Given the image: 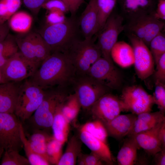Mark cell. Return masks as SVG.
I'll return each mask as SVG.
<instances>
[{"label":"cell","instance_id":"obj_33","mask_svg":"<svg viewBox=\"0 0 165 165\" xmlns=\"http://www.w3.org/2000/svg\"><path fill=\"white\" fill-rule=\"evenodd\" d=\"M80 130L85 131L105 143L107 144L108 134L103 124L101 121L95 120L86 123Z\"/></svg>","mask_w":165,"mask_h":165},{"label":"cell","instance_id":"obj_4","mask_svg":"<svg viewBox=\"0 0 165 165\" xmlns=\"http://www.w3.org/2000/svg\"><path fill=\"white\" fill-rule=\"evenodd\" d=\"M68 57L76 75L86 74L92 64L102 57L101 51L92 38L75 39L64 53Z\"/></svg>","mask_w":165,"mask_h":165},{"label":"cell","instance_id":"obj_18","mask_svg":"<svg viewBox=\"0 0 165 165\" xmlns=\"http://www.w3.org/2000/svg\"><path fill=\"white\" fill-rule=\"evenodd\" d=\"M20 82H7L0 84V113H14Z\"/></svg>","mask_w":165,"mask_h":165},{"label":"cell","instance_id":"obj_2","mask_svg":"<svg viewBox=\"0 0 165 165\" xmlns=\"http://www.w3.org/2000/svg\"><path fill=\"white\" fill-rule=\"evenodd\" d=\"M78 25L75 16H71L60 24H46L38 33L50 47L52 53H64L77 38Z\"/></svg>","mask_w":165,"mask_h":165},{"label":"cell","instance_id":"obj_40","mask_svg":"<svg viewBox=\"0 0 165 165\" xmlns=\"http://www.w3.org/2000/svg\"><path fill=\"white\" fill-rule=\"evenodd\" d=\"M67 18L65 13L60 11H48L46 16V24L55 25L64 22Z\"/></svg>","mask_w":165,"mask_h":165},{"label":"cell","instance_id":"obj_49","mask_svg":"<svg viewBox=\"0 0 165 165\" xmlns=\"http://www.w3.org/2000/svg\"><path fill=\"white\" fill-rule=\"evenodd\" d=\"M9 27L7 22L0 25V41L4 39L9 34Z\"/></svg>","mask_w":165,"mask_h":165},{"label":"cell","instance_id":"obj_43","mask_svg":"<svg viewBox=\"0 0 165 165\" xmlns=\"http://www.w3.org/2000/svg\"><path fill=\"white\" fill-rule=\"evenodd\" d=\"M48 0H22L24 6L32 13L37 15L43 5Z\"/></svg>","mask_w":165,"mask_h":165},{"label":"cell","instance_id":"obj_11","mask_svg":"<svg viewBox=\"0 0 165 165\" xmlns=\"http://www.w3.org/2000/svg\"><path fill=\"white\" fill-rule=\"evenodd\" d=\"M38 68L19 50L9 59L1 69L6 82H20L32 76Z\"/></svg>","mask_w":165,"mask_h":165},{"label":"cell","instance_id":"obj_41","mask_svg":"<svg viewBox=\"0 0 165 165\" xmlns=\"http://www.w3.org/2000/svg\"><path fill=\"white\" fill-rule=\"evenodd\" d=\"M53 137L46 130H38L33 131L27 139L29 141L47 143Z\"/></svg>","mask_w":165,"mask_h":165},{"label":"cell","instance_id":"obj_7","mask_svg":"<svg viewBox=\"0 0 165 165\" xmlns=\"http://www.w3.org/2000/svg\"><path fill=\"white\" fill-rule=\"evenodd\" d=\"M164 25V22L156 18L153 13L141 15L129 20L125 29L128 34L138 37L148 46L152 38L161 32Z\"/></svg>","mask_w":165,"mask_h":165},{"label":"cell","instance_id":"obj_35","mask_svg":"<svg viewBox=\"0 0 165 165\" xmlns=\"http://www.w3.org/2000/svg\"><path fill=\"white\" fill-rule=\"evenodd\" d=\"M19 151L14 149L5 150L1 163L2 165H29L27 159L20 155Z\"/></svg>","mask_w":165,"mask_h":165},{"label":"cell","instance_id":"obj_42","mask_svg":"<svg viewBox=\"0 0 165 165\" xmlns=\"http://www.w3.org/2000/svg\"><path fill=\"white\" fill-rule=\"evenodd\" d=\"M156 65V70L153 73L155 81L165 83V53L160 57Z\"/></svg>","mask_w":165,"mask_h":165},{"label":"cell","instance_id":"obj_28","mask_svg":"<svg viewBox=\"0 0 165 165\" xmlns=\"http://www.w3.org/2000/svg\"><path fill=\"white\" fill-rule=\"evenodd\" d=\"M18 51L14 36L9 34L4 39L0 41V68Z\"/></svg>","mask_w":165,"mask_h":165},{"label":"cell","instance_id":"obj_27","mask_svg":"<svg viewBox=\"0 0 165 165\" xmlns=\"http://www.w3.org/2000/svg\"><path fill=\"white\" fill-rule=\"evenodd\" d=\"M81 108L79 100L75 93L68 94L61 105L62 113L70 123L76 117Z\"/></svg>","mask_w":165,"mask_h":165},{"label":"cell","instance_id":"obj_15","mask_svg":"<svg viewBox=\"0 0 165 165\" xmlns=\"http://www.w3.org/2000/svg\"><path fill=\"white\" fill-rule=\"evenodd\" d=\"M122 16L128 20L141 15L154 13L157 0H119Z\"/></svg>","mask_w":165,"mask_h":165},{"label":"cell","instance_id":"obj_9","mask_svg":"<svg viewBox=\"0 0 165 165\" xmlns=\"http://www.w3.org/2000/svg\"><path fill=\"white\" fill-rule=\"evenodd\" d=\"M21 123L14 113H0V145L5 150L20 151L23 147L20 134Z\"/></svg>","mask_w":165,"mask_h":165},{"label":"cell","instance_id":"obj_10","mask_svg":"<svg viewBox=\"0 0 165 165\" xmlns=\"http://www.w3.org/2000/svg\"><path fill=\"white\" fill-rule=\"evenodd\" d=\"M120 98L124 104L126 111H130L136 115L151 112L155 104L153 96L139 85L125 87Z\"/></svg>","mask_w":165,"mask_h":165},{"label":"cell","instance_id":"obj_38","mask_svg":"<svg viewBox=\"0 0 165 165\" xmlns=\"http://www.w3.org/2000/svg\"><path fill=\"white\" fill-rule=\"evenodd\" d=\"M77 159L78 164L80 165H102L106 164L99 156L92 152L89 154L81 152Z\"/></svg>","mask_w":165,"mask_h":165},{"label":"cell","instance_id":"obj_8","mask_svg":"<svg viewBox=\"0 0 165 165\" xmlns=\"http://www.w3.org/2000/svg\"><path fill=\"white\" fill-rule=\"evenodd\" d=\"M124 18L121 15L112 13L102 29L99 32L97 44L103 57L113 63L111 57V50L117 42L118 36L125 29Z\"/></svg>","mask_w":165,"mask_h":165},{"label":"cell","instance_id":"obj_24","mask_svg":"<svg viewBox=\"0 0 165 165\" xmlns=\"http://www.w3.org/2000/svg\"><path fill=\"white\" fill-rule=\"evenodd\" d=\"M62 102L56 109L51 128L53 138L63 145L68 139L70 123L62 113L61 109Z\"/></svg>","mask_w":165,"mask_h":165},{"label":"cell","instance_id":"obj_47","mask_svg":"<svg viewBox=\"0 0 165 165\" xmlns=\"http://www.w3.org/2000/svg\"><path fill=\"white\" fill-rule=\"evenodd\" d=\"M153 156L152 163L155 165H165V148L155 154Z\"/></svg>","mask_w":165,"mask_h":165},{"label":"cell","instance_id":"obj_37","mask_svg":"<svg viewBox=\"0 0 165 165\" xmlns=\"http://www.w3.org/2000/svg\"><path fill=\"white\" fill-rule=\"evenodd\" d=\"M155 104L160 110L164 113L165 111V84L155 81V90L152 95Z\"/></svg>","mask_w":165,"mask_h":165},{"label":"cell","instance_id":"obj_30","mask_svg":"<svg viewBox=\"0 0 165 165\" xmlns=\"http://www.w3.org/2000/svg\"><path fill=\"white\" fill-rule=\"evenodd\" d=\"M20 137L24 150L30 165H48L50 164L45 158L35 152L31 148L26 137L22 123L20 127Z\"/></svg>","mask_w":165,"mask_h":165},{"label":"cell","instance_id":"obj_12","mask_svg":"<svg viewBox=\"0 0 165 165\" xmlns=\"http://www.w3.org/2000/svg\"><path fill=\"white\" fill-rule=\"evenodd\" d=\"M134 53V65L138 78L144 80L154 72V61L148 46L135 36L128 34Z\"/></svg>","mask_w":165,"mask_h":165},{"label":"cell","instance_id":"obj_26","mask_svg":"<svg viewBox=\"0 0 165 165\" xmlns=\"http://www.w3.org/2000/svg\"><path fill=\"white\" fill-rule=\"evenodd\" d=\"M82 142L75 135L68 141L65 152L62 154L57 165H74L81 152Z\"/></svg>","mask_w":165,"mask_h":165},{"label":"cell","instance_id":"obj_3","mask_svg":"<svg viewBox=\"0 0 165 165\" xmlns=\"http://www.w3.org/2000/svg\"><path fill=\"white\" fill-rule=\"evenodd\" d=\"M68 91L57 87L46 90L40 105L33 115L26 120L29 122L32 131L51 128L56 109L68 94Z\"/></svg>","mask_w":165,"mask_h":165},{"label":"cell","instance_id":"obj_46","mask_svg":"<svg viewBox=\"0 0 165 165\" xmlns=\"http://www.w3.org/2000/svg\"><path fill=\"white\" fill-rule=\"evenodd\" d=\"M155 16L161 20H165V0H157L155 11Z\"/></svg>","mask_w":165,"mask_h":165},{"label":"cell","instance_id":"obj_1","mask_svg":"<svg viewBox=\"0 0 165 165\" xmlns=\"http://www.w3.org/2000/svg\"><path fill=\"white\" fill-rule=\"evenodd\" d=\"M76 75L73 65L67 55L56 52L46 58L29 79L45 90L56 86L68 90Z\"/></svg>","mask_w":165,"mask_h":165},{"label":"cell","instance_id":"obj_22","mask_svg":"<svg viewBox=\"0 0 165 165\" xmlns=\"http://www.w3.org/2000/svg\"><path fill=\"white\" fill-rule=\"evenodd\" d=\"M111 57L113 61L123 68L128 67L134 64L133 48L124 41L116 42L111 50Z\"/></svg>","mask_w":165,"mask_h":165},{"label":"cell","instance_id":"obj_29","mask_svg":"<svg viewBox=\"0 0 165 165\" xmlns=\"http://www.w3.org/2000/svg\"><path fill=\"white\" fill-rule=\"evenodd\" d=\"M117 2L116 0H97L98 18L96 33L102 29L112 13Z\"/></svg>","mask_w":165,"mask_h":165},{"label":"cell","instance_id":"obj_23","mask_svg":"<svg viewBox=\"0 0 165 165\" xmlns=\"http://www.w3.org/2000/svg\"><path fill=\"white\" fill-rule=\"evenodd\" d=\"M127 137L117 156V161L119 165L135 164L137 151L140 148L134 137Z\"/></svg>","mask_w":165,"mask_h":165},{"label":"cell","instance_id":"obj_45","mask_svg":"<svg viewBox=\"0 0 165 165\" xmlns=\"http://www.w3.org/2000/svg\"><path fill=\"white\" fill-rule=\"evenodd\" d=\"M67 6L71 14L75 16V13L84 0H62Z\"/></svg>","mask_w":165,"mask_h":165},{"label":"cell","instance_id":"obj_6","mask_svg":"<svg viewBox=\"0 0 165 165\" xmlns=\"http://www.w3.org/2000/svg\"><path fill=\"white\" fill-rule=\"evenodd\" d=\"M72 88L78 97L81 107L89 110L100 98L108 93L109 90L87 74L76 75Z\"/></svg>","mask_w":165,"mask_h":165},{"label":"cell","instance_id":"obj_20","mask_svg":"<svg viewBox=\"0 0 165 165\" xmlns=\"http://www.w3.org/2000/svg\"><path fill=\"white\" fill-rule=\"evenodd\" d=\"M163 121L152 128L139 133L134 136L140 148L143 149L150 156H153L163 148L158 138V133Z\"/></svg>","mask_w":165,"mask_h":165},{"label":"cell","instance_id":"obj_48","mask_svg":"<svg viewBox=\"0 0 165 165\" xmlns=\"http://www.w3.org/2000/svg\"><path fill=\"white\" fill-rule=\"evenodd\" d=\"M158 137L162 148H165V120L163 122L159 129Z\"/></svg>","mask_w":165,"mask_h":165},{"label":"cell","instance_id":"obj_5","mask_svg":"<svg viewBox=\"0 0 165 165\" xmlns=\"http://www.w3.org/2000/svg\"><path fill=\"white\" fill-rule=\"evenodd\" d=\"M19 51L38 67L51 53V50L38 33L32 31L15 36Z\"/></svg>","mask_w":165,"mask_h":165},{"label":"cell","instance_id":"obj_34","mask_svg":"<svg viewBox=\"0 0 165 165\" xmlns=\"http://www.w3.org/2000/svg\"><path fill=\"white\" fill-rule=\"evenodd\" d=\"M150 50L156 64L160 57L165 53V36L160 32L151 40L149 46Z\"/></svg>","mask_w":165,"mask_h":165},{"label":"cell","instance_id":"obj_25","mask_svg":"<svg viewBox=\"0 0 165 165\" xmlns=\"http://www.w3.org/2000/svg\"><path fill=\"white\" fill-rule=\"evenodd\" d=\"M33 18L28 12L17 11L9 19L7 22L9 28L18 34L28 33L32 26Z\"/></svg>","mask_w":165,"mask_h":165},{"label":"cell","instance_id":"obj_16","mask_svg":"<svg viewBox=\"0 0 165 165\" xmlns=\"http://www.w3.org/2000/svg\"><path fill=\"white\" fill-rule=\"evenodd\" d=\"M137 116L131 113L119 114L112 120L103 123L108 135L119 140L127 136L132 128Z\"/></svg>","mask_w":165,"mask_h":165},{"label":"cell","instance_id":"obj_44","mask_svg":"<svg viewBox=\"0 0 165 165\" xmlns=\"http://www.w3.org/2000/svg\"><path fill=\"white\" fill-rule=\"evenodd\" d=\"M28 141L31 148L35 152L44 157L49 162L46 150L47 143Z\"/></svg>","mask_w":165,"mask_h":165},{"label":"cell","instance_id":"obj_39","mask_svg":"<svg viewBox=\"0 0 165 165\" xmlns=\"http://www.w3.org/2000/svg\"><path fill=\"white\" fill-rule=\"evenodd\" d=\"M42 8L48 11H58L65 14L69 12L67 6L62 0H48L43 5Z\"/></svg>","mask_w":165,"mask_h":165},{"label":"cell","instance_id":"obj_50","mask_svg":"<svg viewBox=\"0 0 165 165\" xmlns=\"http://www.w3.org/2000/svg\"><path fill=\"white\" fill-rule=\"evenodd\" d=\"M6 82L4 79L1 69L0 68V84Z\"/></svg>","mask_w":165,"mask_h":165},{"label":"cell","instance_id":"obj_31","mask_svg":"<svg viewBox=\"0 0 165 165\" xmlns=\"http://www.w3.org/2000/svg\"><path fill=\"white\" fill-rule=\"evenodd\" d=\"M46 90L14 114L23 123L30 118L38 108L46 94Z\"/></svg>","mask_w":165,"mask_h":165},{"label":"cell","instance_id":"obj_17","mask_svg":"<svg viewBox=\"0 0 165 165\" xmlns=\"http://www.w3.org/2000/svg\"><path fill=\"white\" fill-rule=\"evenodd\" d=\"M97 18V0H90L79 22L85 38H91L96 34Z\"/></svg>","mask_w":165,"mask_h":165},{"label":"cell","instance_id":"obj_36","mask_svg":"<svg viewBox=\"0 0 165 165\" xmlns=\"http://www.w3.org/2000/svg\"><path fill=\"white\" fill-rule=\"evenodd\" d=\"M63 145L53 137L47 142L46 153L51 164L57 165L62 155Z\"/></svg>","mask_w":165,"mask_h":165},{"label":"cell","instance_id":"obj_21","mask_svg":"<svg viewBox=\"0 0 165 165\" xmlns=\"http://www.w3.org/2000/svg\"><path fill=\"white\" fill-rule=\"evenodd\" d=\"M164 113L159 110L137 115L132 128L127 136L134 137L139 133L152 128L165 120Z\"/></svg>","mask_w":165,"mask_h":165},{"label":"cell","instance_id":"obj_51","mask_svg":"<svg viewBox=\"0 0 165 165\" xmlns=\"http://www.w3.org/2000/svg\"><path fill=\"white\" fill-rule=\"evenodd\" d=\"M4 151L5 149L4 148L0 145V162L2 156Z\"/></svg>","mask_w":165,"mask_h":165},{"label":"cell","instance_id":"obj_32","mask_svg":"<svg viewBox=\"0 0 165 165\" xmlns=\"http://www.w3.org/2000/svg\"><path fill=\"white\" fill-rule=\"evenodd\" d=\"M21 0H0V25L7 22L21 6Z\"/></svg>","mask_w":165,"mask_h":165},{"label":"cell","instance_id":"obj_19","mask_svg":"<svg viewBox=\"0 0 165 165\" xmlns=\"http://www.w3.org/2000/svg\"><path fill=\"white\" fill-rule=\"evenodd\" d=\"M79 138L91 151L99 156L107 164L113 165V159L107 144L95 137L90 133L80 130Z\"/></svg>","mask_w":165,"mask_h":165},{"label":"cell","instance_id":"obj_14","mask_svg":"<svg viewBox=\"0 0 165 165\" xmlns=\"http://www.w3.org/2000/svg\"><path fill=\"white\" fill-rule=\"evenodd\" d=\"M93 116L103 123L109 121L126 111L120 97L109 93L100 98L90 109Z\"/></svg>","mask_w":165,"mask_h":165},{"label":"cell","instance_id":"obj_13","mask_svg":"<svg viewBox=\"0 0 165 165\" xmlns=\"http://www.w3.org/2000/svg\"><path fill=\"white\" fill-rule=\"evenodd\" d=\"M87 74L109 90L118 89L122 83L121 75L114 64L102 57L92 64Z\"/></svg>","mask_w":165,"mask_h":165}]
</instances>
